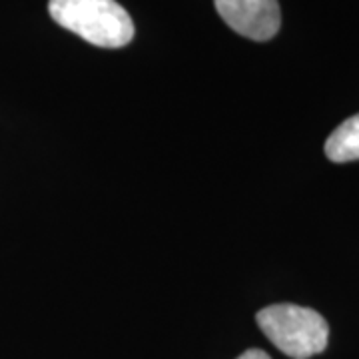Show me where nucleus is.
<instances>
[{
  "instance_id": "f257e3e1",
  "label": "nucleus",
  "mask_w": 359,
  "mask_h": 359,
  "mask_svg": "<svg viewBox=\"0 0 359 359\" xmlns=\"http://www.w3.org/2000/svg\"><path fill=\"white\" fill-rule=\"evenodd\" d=\"M56 25L100 48H122L134 39L132 16L116 0H50Z\"/></svg>"
},
{
  "instance_id": "f03ea898",
  "label": "nucleus",
  "mask_w": 359,
  "mask_h": 359,
  "mask_svg": "<svg viewBox=\"0 0 359 359\" xmlns=\"http://www.w3.org/2000/svg\"><path fill=\"white\" fill-rule=\"evenodd\" d=\"M259 330L287 358L309 359L327 347L330 325L316 309L276 304L256 316Z\"/></svg>"
},
{
  "instance_id": "7ed1b4c3",
  "label": "nucleus",
  "mask_w": 359,
  "mask_h": 359,
  "mask_svg": "<svg viewBox=\"0 0 359 359\" xmlns=\"http://www.w3.org/2000/svg\"><path fill=\"white\" fill-rule=\"evenodd\" d=\"M222 20L233 32L245 39L266 42L282 26V11L278 0H214Z\"/></svg>"
},
{
  "instance_id": "20e7f679",
  "label": "nucleus",
  "mask_w": 359,
  "mask_h": 359,
  "mask_svg": "<svg viewBox=\"0 0 359 359\" xmlns=\"http://www.w3.org/2000/svg\"><path fill=\"white\" fill-rule=\"evenodd\" d=\"M325 156L335 164L359 160V114L347 118L332 132L325 142Z\"/></svg>"
},
{
  "instance_id": "39448f33",
  "label": "nucleus",
  "mask_w": 359,
  "mask_h": 359,
  "mask_svg": "<svg viewBox=\"0 0 359 359\" xmlns=\"http://www.w3.org/2000/svg\"><path fill=\"white\" fill-rule=\"evenodd\" d=\"M238 359H271L266 353V351H262V349H248V351H244L242 355Z\"/></svg>"
}]
</instances>
